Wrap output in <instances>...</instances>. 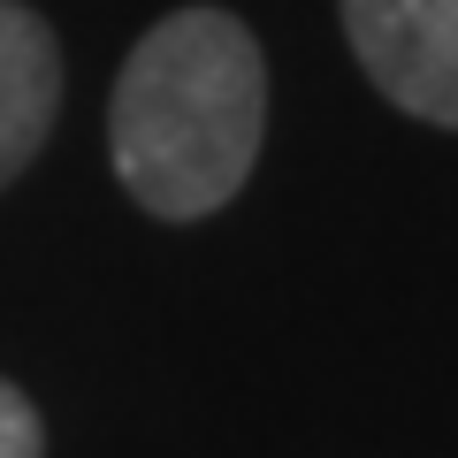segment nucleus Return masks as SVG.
Wrapping results in <instances>:
<instances>
[{"label": "nucleus", "instance_id": "1", "mask_svg": "<svg viewBox=\"0 0 458 458\" xmlns=\"http://www.w3.org/2000/svg\"><path fill=\"white\" fill-rule=\"evenodd\" d=\"M267 138V54L229 8H176L131 47L107 99L114 176L153 222H207Z\"/></svg>", "mask_w": 458, "mask_h": 458}, {"label": "nucleus", "instance_id": "2", "mask_svg": "<svg viewBox=\"0 0 458 458\" xmlns=\"http://www.w3.org/2000/svg\"><path fill=\"white\" fill-rule=\"evenodd\" d=\"M344 38L390 107L458 131V0H336Z\"/></svg>", "mask_w": 458, "mask_h": 458}, {"label": "nucleus", "instance_id": "3", "mask_svg": "<svg viewBox=\"0 0 458 458\" xmlns=\"http://www.w3.org/2000/svg\"><path fill=\"white\" fill-rule=\"evenodd\" d=\"M62 114V38L38 8L0 0V191L38 161Z\"/></svg>", "mask_w": 458, "mask_h": 458}, {"label": "nucleus", "instance_id": "4", "mask_svg": "<svg viewBox=\"0 0 458 458\" xmlns=\"http://www.w3.org/2000/svg\"><path fill=\"white\" fill-rule=\"evenodd\" d=\"M0 458H47V420L16 382H0Z\"/></svg>", "mask_w": 458, "mask_h": 458}]
</instances>
